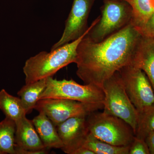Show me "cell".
I'll use <instances>...</instances> for the list:
<instances>
[{
  "mask_svg": "<svg viewBox=\"0 0 154 154\" xmlns=\"http://www.w3.org/2000/svg\"><path fill=\"white\" fill-rule=\"evenodd\" d=\"M86 35L77 47V75L85 84L101 88L122 68L131 64L142 36L131 23L99 42Z\"/></svg>",
  "mask_w": 154,
  "mask_h": 154,
  "instance_id": "obj_1",
  "label": "cell"
},
{
  "mask_svg": "<svg viewBox=\"0 0 154 154\" xmlns=\"http://www.w3.org/2000/svg\"><path fill=\"white\" fill-rule=\"evenodd\" d=\"M87 34L76 40L51 50L50 52L42 51L27 60L23 67L25 84L52 77L61 69L69 64L75 63L77 47Z\"/></svg>",
  "mask_w": 154,
  "mask_h": 154,
  "instance_id": "obj_2",
  "label": "cell"
},
{
  "mask_svg": "<svg viewBox=\"0 0 154 154\" xmlns=\"http://www.w3.org/2000/svg\"><path fill=\"white\" fill-rule=\"evenodd\" d=\"M132 9L123 0H104L101 15L86 36L92 41L99 42L118 32L131 23Z\"/></svg>",
  "mask_w": 154,
  "mask_h": 154,
  "instance_id": "obj_3",
  "label": "cell"
},
{
  "mask_svg": "<svg viewBox=\"0 0 154 154\" xmlns=\"http://www.w3.org/2000/svg\"><path fill=\"white\" fill-rule=\"evenodd\" d=\"M89 132L95 137L116 146H129L135 137L130 125L118 117L94 111L87 117Z\"/></svg>",
  "mask_w": 154,
  "mask_h": 154,
  "instance_id": "obj_4",
  "label": "cell"
},
{
  "mask_svg": "<svg viewBox=\"0 0 154 154\" xmlns=\"http://www.w3.org/2000/svg\"><path fill=\"white\" fill-rule=\"evenodd\" d=\"M102 88L105 94L103 111L124 120L135 134L139 113L127 94L117 72L105 81Z\"/></svg>",
  "mask_w": 154,
  "mask_h": 154,
  "instance_id": "obj_5",
  "label": "cell"
},
{
  "mask_svg": "<svg viewBox=\"0 0 154 154\" xmlns=\"http://www.w3.org/2000/svg\"><path fill=\"white\" fill-rule=\"evenodd\" d=\"M63 99L88 104L103 105L105 94L102 88L91 84L80 85L74 81L58 80L52 77L47 79V87L39 100Z\"/></svg>",
  "mask_w": 154,
  "mask_h": 154,
  "instance_id": "obj_6",
  "label": "cell"
},
{
  "mask_svg": "<svg viewBox=\"0 0 154 154\" xmlns=\"http://www.w3.org/2000/svg\"><path fill=\"white\" fill-rule=\"evenodd\" d=\"M117 72L127 94L139 113L154 106L153 88L142 70L129 64Z\"/></svg>",
  "mask_w": 154,
  "mask_h": 154,
  "instance_id": "obj_7",
  "label": "cell"
},
{
  "mask_svg": "<svg viewBox=\"0 0 154 154\" xmlns=\"http://www.w3.org/2000/svg\"><path fill=\"white\" fill-rule=\"evenodd\" d=\"M102 104H88L63 99H45L38 100L34 109L42 111L57 126L75 116H88L94 111L103 109Z\"/></svg>",
  "mask_w": 154,
  "mask_h": 154,
  "instance_id": "obj_8",
  "label": "cell"
},
{
  "mask_svg": "<svg viewBox=\"0 0 154 154\" xmlns=\"http://www.w3.org/2000/svg\"><path fill=\"white\" fill-rule=\"evenodd\" d=\"M95 1L73 0L70 12L66 21L62 36L60 39L53 45L51 50L76 40L88 33L97 21L96 18L91 26L88 27V17Z\"/></svg>",
  "mask_w": 154,
  "mask_h": 154,
  "instance_id": "obj_9",
  "label": "cell"
},
{
  "mask_svg": "<svg viewBox=\"0 0 154 154\" xmlns=\"http://www.w3.org/2000/svg\"><path fill=\"white\" fill-rule=\"evenodd\" d=\"M85 116L69 118L57 126L58 133L63 144L62 150L67 154H74L82 146L89 133Z\"/></svg>",
  "mask_w": 154,
  "mask_h": 154,
  "instance_id": "obj_10",
  "label": "cell"
},
{
  "mask_svg": "<svg viewBox=\"0 0 154 154\" xmlns=\"http://www.w3.org/2000/svg\"><path fill=\"white\" fill-rule=\"evenodd\" d=\"M131 65L142 70L154 90V40L142 36L138 42Z\"/></svg>",
  "mask_w": 154,
  "mask_h": 154,
  "instance_id": "obj_11",
  "label": "cell"
},
{
  "mask_svg": "<svg viewBox=\"0 0 154 154\" xmlns=\"http://www.w3.org/2000/svg\"><path fill=\"white\" fill-rule=\"evenodd\" d=\"M16 148L28 151L48 149L45 147L32 120L24 116L16 123Z\"/></svg>",
  "mask_w": 154,
  "mask_h": 154,
  "instance_id": "obj_12",
  "label": "cell"
},
{
  "mask_svg": "<svg viewBox=\"0 0 154 154\" xmlns=\"http://www.w3.org/2000/svg\"><path fill=\"white\" fill-rule=\"evenodd\" d=\"M39 114L32 120L33 125L46 148L61 149L63 144L61 140L57 129L52 121L43 112Z\"/></svg>",
  "mask_w": 154,
  "mask_h": 154,
  "instance_id": "obj_13",
  "label": "cell"
},
{
  "mask_svg": "<svg viewBox=\"0 0 154 154\" xmlns=\"http://www.w3.org/2000/svg\"><path fill=\"white\" fill-rule=\"evenodd\" d=\"M47 78L34 82L25 84L18 91V94L22 101L26 113L34 109L42 94L47 87Z\"/></svg>",
  "mask_w": 154,
  "mask_h": 154,
  "instance_id": "obj_14",
  "label": "cell"
},
{
  "mask_svg": "<svg viewBox=\"0 0 154 154\" xmlns=\"http://www.w3.org/2000/svg\"><path fill=\"white\" fill-rule=\"evenodd\" d=\"M0 110L16 124L27 114L20 98L12 96L5 89L0 91Z\"/></svg>",
  "mask_w": 154,
  "mask_h": 154,
  "instance_id": "obj_15",
  "label": "cell"
},
{
  "mask_svg": "<svg viewBox=\"0 0 154 154\" xmlns=\"http://www.w3.org/2000/svg\"><path fill=\"white\" fill-rule=\"evenodd\" d=\"M126 2L132 9L131 24L139 31L154 13V0H127Z\"/></svg>",
  "mask_w": 154,
  "mask_h": 154,
  "instance_id": "obj_16",
  "label": "cell"
},
{
  "mask_svg": "<svg viewBox=\"0 0 154 154\" xmlns=\"http://www.w3.org/2000/svg\"><path fill=\"white\" fill-rule=\"evenodd\" d=\"M16 124L8 117L0 122V154H16Z\"/></svg>",
  "mask_w": 154,
  "mask_h": 154,
  "instance_id": "obj_17",
  "label": "cell"
},
{
  "mask_svg": "<svg viewBox=\"0 0 154 154\" xmlns=\"http://www.w3.org/2000/svg\"><path fill=\"white\" fill-rule=\"evenodd\" d=\"M83 146L94 154H129L130 146L113 145L100 140L90 133L85 139Z\"/></svg>",
  "mask_w": 154,
  "mask_h": 154,
  "instance_id": "obj_18",
  "label": "cell"
},
{
  "mask_svg": "<svg viewBox=\"0 0 154 154\" xmlns=\"http://www.w3.org/2000/svg\"><path fill=\"white\" fill-rule=\"evenodd\" d=\"M139 113L135 136L145 140L154 131V105Z\"/></svg>",
  "mask_w": 154,
  "mask_h": 154,
  "instance_id": "obj_19",
  "label": "cell"
},
{
  "mask_svg": "<svg viewBox=\"0 0 154 154\" xmlns=\"http://www.w3.org/2000/svg\"><path fill=\"white\" fill-rule=\"evenodd\" d=\"M145 140L135 136L130 146L129 154H150Z\"/></svg>",
  "mask_w": 154,
  "mask_h": 154,
  "instance_id": "obj_20",
  "label": "cell"
},
{
  "mask_svg": "<svg viewBox=\"0 0 154 154\" xmlns=\"http://www.w3.org/2000/svg\"><path fill=\"white\" fill-rule=\"evenodd\" d=\"M139 32L142 36L154 40V13L149 17Z\"/></svg>",
  "mask_w": 154,
  "mask_h": 154,
  "instance_id": "obj_21",
  "label": "cell"
},
{
  "mask_svg": "<svg viewBox=\"0 0 154 154\" xmlns=\"http://www.w3.org/2000/svg\"><path fill=\"white\" fill-rule=\"evenodd\" d=\"M48 150L44 149L37 151H28L16 148V154H45L48 153Z\"/></svg>",
  "mask_w": 154,
  "mask_h": 154,
  "instance_id": "obj_22",
  "label": "cell"
},
{
  "mask_svg": "<svg viewBox=\"0 0 154 154\" xmlns=\"http://www.w3.org/2000/svg\"><path fill=\"white\" fill-rule=\"evenodd\" d=\"M145 141L148 146L150 154H154V131L149 134Z\"/></svg>",
  "mask_w": 154,
  "mask_h": 154,
  "instance_id": "obj_23",
  "label": "cell"
},
{
  "mask_svg": "<svg viewBox=\"0 0 154 154\" xmlns=\"http://www.w3.org/2000/svg\"><path fill=\"white\" fill-rule=\"evenodd\" d=\"M123 1H125V2H126V1H127V0H123Z\"/></svg>",
  "mask_w": 154,
  "mask_h": 154,
  "instance_id": "obj_24",
  "label": "cell"
}]
</instances>
